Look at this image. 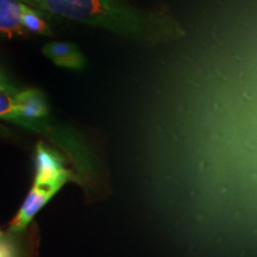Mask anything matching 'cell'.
Segmentation results:
<instances>
[{
	"label": "cell",
	"instance_id": "1",
	"mask_svg": "<svg viewBox=\"0 0 257 257\" xmlns=\"http://www.w3.org/2000/svg\"><path fill=\"white\" fill-rule=\"evenodd\" d=\"M43 14L99 28L142 44H162L185 35L174 18L137 9L124 0H21Z\"/></svg>",
	"mask_w": 257,
	"mask_h": 257
},
{
	"label": "cell",
	"instance_id": "2",
	"mask_svg": "<svg viewBox=\"0 0 257 257\" xmlns=\"http://www.w3.org/2000/svg\"><path fill=\"white\" fill-rule=\"evenodd\" d=\"M74 175L66 167V161L55 149L40 142L36 147L34 185L61 189Z\"/></svg>",
	"mask_w": 257,
	"mask_h": 257
},
{
	"label": "cell",
	"instance_id": "3",
	"mask_svg": "<svg viewBox=\"0 0 257 257\" xmlns=\"http://www.w3.org/2000/svg\"><path fill=\"white\" fill-rule=\"evenodd\" d=\"M60 189L53 187H42V186L32 185L29 194L25 198L21 208L17 212L11 224H10V231L11 232H21L23 231L35 216L43 208L50 199L59 192Z\"/></svg>",
	"mask_w": 257,
	"mask_h": 257
},
{
	"label": "cell",
	"instance_id": "4",
	"mask_svg": "<svg viewBox=\"0 0 257 257\" xmlns=\"http://www.w3.org/2000/svg\"><path fill=\"white\" fill-rule=\"evenodd\" d=\"M17 114L28 121L46 120L49 115V105L43 93L37 88L19 89L14 96Z\"/></svg>",
	"mask_w": 257,
	"mask_h": 257
},
{
	"label": "cell",
	"instance_id": "5",
	"mask_svg": "<svg viewBox=\"0 0 257 257\" xmlns=\"http://www.w3.org/2000/svg\"><path fill=\"white\" fill-rule=\"evenodd\" d=\"M42 51L51 62L61 68L79 70L86 66L82 53L70 42H49L42 48Z\"/></svg>",
	"mask_w": 257,
	"mask_h": 257
},
{
	"label": "cell",
	"instance_id": "6",
	"mask_svg": "<svg viewBox=\"0 0 257 257\" xmlns=\"http://www.w3.org/2000/svg\"><path fill=\"white\" fill-rule=\"evenodd\" d=\"M22 5L21 0H0V36L11 38L25 34L21 23Z\"/></svg>",
	"mask_w": 257,
	"mask_h": 257
},
{
	"label": "cell",
	"instance_id": "7",
	"mask_svg": "<svg viewBox=\"0 0 257 257\" xmlns=\"http://www.w3.org/2000/svg\"><path fill=\"white\" fill-rule=\"evenodd\" d=\"M21 23L25 32L42 35V36H51L53 35L49 24L42 17L41 12L31 8V6L24 4V3L22 5Z\"/></svg>",
	"mask_w": 257,
	"mask_h": 257
},
{
	"label": "cell",
	"instance_id": "8",
	"mask_svg": "<svg viewBox=\"0 0 257 257\" xmlns=\"http://www.w3.org/2000/svg\"><path fill=\"white\" fill-rule=\"evenodd\" d=\"M0 89L14 96L17 94V92L19 91V89H17L14 85H12V83H10L8 80H6L4 74L2 73V70H0Z\"/></svg>",
	"mask_w": 257,
	"mask_h": 257
},
{
	"label": "cell",
	"instance_id": "9",
	"mask_svg": "<svg viewBox=\"0 0 257 257\" xmlns=\"http://www.w3.org/2000/svg\"><path fill=\"white\" fill-rule=\"evenodd\" d=\"M0 257H15L14 249L8 243L0 242Z\"/></svg>",
	"mask_w": 257,
	"mask_h": 257
},
{
	"label": "cell",
	"instance_id": "10",
	"mask_svg": "<svg viewBox=\"0 0 257 257\" xmlns=\"http://www.w3.org/2000/svg\"><path fill=\"white\" fill-rule=\"evenodd\" d=\"M0 236H2V231H0Z\"/></svg>",
	"mask_w": 257,
	"mask_h": 257
}]
</instances>
